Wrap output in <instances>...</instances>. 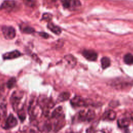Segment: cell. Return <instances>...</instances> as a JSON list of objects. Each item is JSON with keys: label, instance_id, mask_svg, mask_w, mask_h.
<instances>
[{"label": "cell", "instance_id": "obj_1", "mask_svg": "<svg viewBox=\"0 0 133 133\" xmlns=\"http://www.w3.org/2000/svg\"><path fill=\"white\" fill-rule=\"evenodd\" d=\"M23 97L24 93L22 91L16 90L12 94L10 98V102L14 111L17 112L19 110L23 108L22 103Z\"/></svg>", "mask_w": 133, "mask_h": 133}, {"label": "cell", "instance_id": "obj_2", "mask_svg": "<svg viewBox=\"0 0 133 133\" xmlns=\"http://www.w3.org/2000/svg\"><path fill=\"white\" fill-rule=\"evenodd\" d=\"M37 103L39 107L43 110V112L45 115L48 114L49 110L55 105L53 101L45 96H41L39 97L37 100Z\"/></svg>", "mask_w": 133, "mask_h": 133}, {"label": "cell", "instance_id": "obj_3", "mask_svg": "<svg viewBox=\"0 0 133 133\" xmlns=\"http://www.w3.org/2000/svg\"><path fill=\"white\" fill-rule=\"evenodd\" d=\"M95 117V112L90 109L81 111L78 113V118L81 121H90Z\"/></svg>", "mask_w": 133, "mask_h": 133}, {"label": "cell", "instance_id": "obj_4", "mask_svg": "<svg viewBox=\"0 0 133 133\" xmlns=\"http://www.w3.org/2000/svg\"><path fill=\"white\" fill-rule=\"evenodd\" d=\"M71 105L74 108L86 107L89 104L88 100L80 96H75L70 101Z\"/></svg>", "mask_w": 133, "mask_h": 133}, {"label": "cell", "instance_id": "obj_5", "mask_svg": "<svg viewBox=\"0 0 133 133\" xmlns=\"http://www.w3.org/2000/svg\"><path fill=\"white\" fill-rule=\"evenodd\" d=\"M2 31L4 37L7 39H12L16 36V30L12 26H3Z\"/></svg>", "mask_w": 133, "mask_h": 133}, {"label": "cell", "instance_id": "obj_6", "mask_svg": "<svg viewBox=\"0 0 133 133\" xmlns=\"http://www.w3.org/2000/svg\"><path fill=\"white\" fill-rule=\"evenodd\" d=\"M63 6L65 8L75 10L81 6L79 0H64Z\"/></svg>", "mask_w": 133, "mask_h": 133}, {"label": "cell", "instance_id": "obj_7", "mask_svg": "<svg viewBox=\"0 0 133 133\" xmlns=\"http://www.w3.org/2000/svg\"><path fill=\"white\" fill-rule=\"evenodd\" d=\"M17 124L18 121L17 118L14 116L12 114H10L6 118L4 126L3 127L6 129H8L15 127L17 126Z\"/></svg>", "mask_w": 133, "mask_h": 133}, {"label": "cell", "instance_id": "obj_8", "mask_svg": "<svg viewBox=\"0 0 133 133\" xmlns=\"http://www.w3.org/2000/svg\"><path fill=\"white\" fill-rule=\"evenodd\" d=\"M51 119L54 120V122L53 123V127H54V129L55 131H57L61 129L65 125V122L64 115H63L57 118H51Z\"/></svg>", "mask_w": 133, "mask_h": 133}, {"label": "cell", "instance_id": "obj_9", "mask_svg": "<svg viewBox=\"0 0 133 133\" xmlns=\"http://www.w3.org/2000/svg\"><path fill=\"white\" fill-rule=\"evenodd\" d=\"M82 55L89 61H95L97 58V54L92 50H84L82 52Z\"/></svg>", "mask_w": 133, "mask_h": 133}, {"label": "cell", "instance_id": "obj_10", "mask_svg": "<svg viewBox=\"0 0 133 133\" xmlns=\"http://www.w3.org/2000/svg\"><path fill=\"white\" fill-rule=\"evenodd\" d=\"M21 55V54L18 50H14L10 52H8L4 54L3 55V58L5 60H9L13 59L16 58L20 57Z\"/></svg>", "mask_w": 133, "mask_h": 133}, {"label": "cell", "instance_id": "obj_11", "mask_svg": "<svg viewBox=\"0 0 133 133\" xmlns=\"http://www.w3.org/2000/svg\"><path fill=\"white\" fill-rule=\"evenodd\" d=\"M15 6V2L12 0L5 1L2 4L0 9H5L6 10H11Z\"/></svg>", "mask_w": 133, "mask_h": 133}, {"label": "cell", "instance_id": "obj_12", "mask_svg": "<svg viewBox=\"0 0 133 133\" xmlns=\"http://www.w3.org/2000/svg\"><path fill=\"white\" fill-rule=\"evenodd\" d=\"M64 59L66 61L68 65L71 68H74L77 63V61L76 58L71 54H69L64 56Z\"/></svg>", "mask_w": 133, "mask_h": 133}, {"label": "cell", "instance_id": "obj_13", "mask_svg": "<svg viewBox=\"0 0 133 133\" xmlns=\"http://www.w3.org/2000/svg\"><path fill=\"white\" fill-rule=\"evenodd\" d=\"M117 124L118 127L121 128H126L130 124V119L126 117L119 118L117 121Z\"/></svg>", "mask_w": 133, "mask_h": 133}, {"label": "cell", "instance_id": "obj_14", "mask_svg": "<svg viewBox=\"0 0 133 133\" xmlns=\"http://www.w3.org/2000/svg\"><path fill=\"white\" fill-rule=\"evenodd\" d=\"M3 91H4L3 87H0V108L3 111H6L7 101L5 96H4V95L3 94Z\"/></svg>", "mask_w": 133, "mask_h": 133}, {"label": "cell", "instance_id": "obj_15", "mask_svg": "<svg viewBox=\"0 0 133 133\" xmlns=\"http://www.w3.org/2000/svg\"><path fill=\"white\" fill-rule=\"evenodd\" d=\"M63 115H64L63 108H62V107L59 106L57 108H56L52 111V112L51 113V118H57V117L61 116Z\"/></svg>", "mask_w": 133, "mask_h": 133}, {"label": "cell", "instance_id": "obj_16", "mask_svg": "<svg viewBox=\"0 0 133 133\" xmlns=\"http://www.w3.org/2000/svg\"><path fill=\"white\" fill-rule=\"evenodd\" d=\"M47 28L55 34L59 35L61 33V28L59 26L55 25L52 23H48L47 24Z\"/></svg>", "mask_w": 133, "mask_h": 133}, {"label": "cell", "instance_id": "obj_17", "mask_svg": "<svg viewBox=\"0 0 133 133\" xmlns=\"http://www.w3.org/2000/svg\"><path fill=\"white\" fill-rule=\"evenodd\" d=\"M70 97V94L67 91H64L61 92L58 97L57 99V102H62L68 100Z\"/></svg>", "mask_w": 133, "mask_h": 133}, {"label": "cell", "instance_id": "obj_18", "mask_svg": "<svg viewBox=\"0 0 133 133\" xmlns=\"http://www.w3.org/2000/svg\"><path fill=\"white\" fill-rule=\"evenodd\" d=\"M104 118L108 120H113L116 117V113L113 110H109L104 114Z\"/></svg>", "mask_w": 133, "mask_h": 133}, {"label": "cell", "instance_id": "obj_19", "mask_svg": "<svg viewBox=\"0 0 133 133\" xmlns=\"http://www.w3.org/2000/svg\"><path fill=\"white\" fill-rule=\"evenodd\" d=\"M101 63L102 68L103 69H106L110 66L111 61L108 57H104L101 60Z\"/></svg>", "mask_w": 133, "mask_h": 133}, {"label": "cell", "instance_id": "obj_20", "mask_svg": "<svg viewBox=\"0 0 133 133\" xmlns=\"http://www.w3.org/2000/svg\"><path fill=\"white\" fill-rule=\"evenodd\" d=\"M16 79L15 77H11L10 78L6 83V86L8 89H12L16 85Z\"/></svg>", "mask_w": 133, "mask_h": 133}, {"label": "cell", "instance_id": "obj_21", "mask_svg": "<svg viewBox=\"0 0 133 133\" xmlns=\"http://www.w3.org/2000/svg\"><path fill=\"white\" fill-rule=\"evenodd\" d=\"M21 30L22 32L24 33H26V34H31L33 33L35 31L34 29L29 26H22V27H20Z\"/></svg>", "mask_w": 133, "mask_h": 133}, {"label": "cell", "instance_id": "obj_22", "mask_svg": "<svg viewBox=\"0 0 133 133\" xmlns=\"http://www.w3.org/2000/svg\"><path fill=\"white\" fill-rule=\"evenodd\" d=\"M17 114H18V116L19 119L22 122L25 119V118L26 117V114H25V111H24L23 108L17 111Z\"/></svg>", "mask_w": 133, "mask_h": 133}, {"label": "cell", "instance_id": "obj_23", "mask_svg": "<svg viewBox=\"0 0 133 133\" xmlns=\"http://www.w3.org/2000/svg\"><path fill=\"white\" fill-rule=\"evenodd\" d=\"M124 60L127 64L133 63V56L130 54H127L124 56Z\"/></svg>", "mask_w": 133, "mask_h": 133}, {"label": "cell", "instance_id": "obj_24", "mask_svg": "<svg viewBox=\"0 0 133 133\" xmlns=\"http://www.w3.org/2000/svg\"><path fill=\"white\" fill-rule=\"evenodd\" d=\"M52 19V15L48 13H45L43 15L42 19L46 21H50Z\"/></svg>", "mask_w": 133, "mask_h": 133}, {"label": "cell", "instance_id": "obj_25", "mask_svg": "<svg viewBox=\"0 0 133 133\" xmlns=\"http://www.w3.org/2000/svg\"><path fill=\"white\" fill-rule=\"evenodd\" d=\"M39 35L41 36H42V37L45 38H47L49 37V35L47 33H45V32H39Z\"/></svg>", "mask_w": 133, "mask_h": 133}]
</instances>
